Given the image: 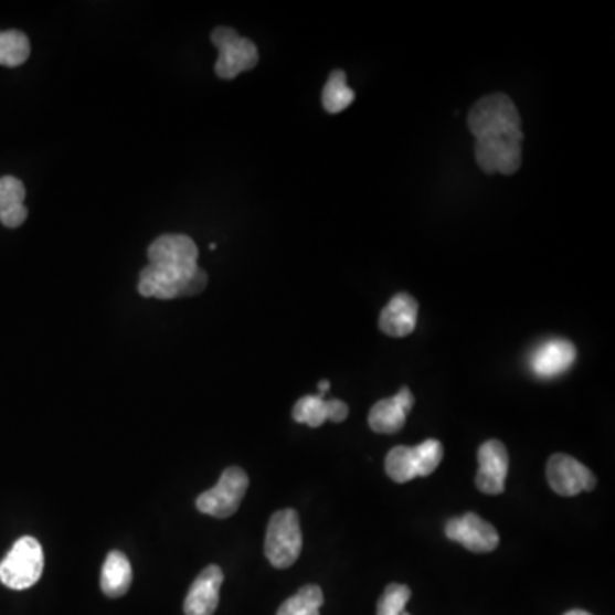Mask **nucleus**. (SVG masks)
Here are the masks:
<instances>
[{"instance_id": "1", "label": "nucleus", "mask_w": 615, "mask_h": 615, "mask_svg": "<svg viewBox=\"0 0 615 615\" xmlns=\"http://www.w3.org/2000/svg\"><path fill=\"white\" fill-rule=\"evenodd\" d=\"M476 137V159L484 173L515 174L521 167V118L517 106L501 93L486 96L468 114Z\"/></svg>"}, {"instance_id": "2", "label": "nucleus", "mask_w": 615, "mask_h": 615, "mask_svg": "<svg viewBox=\"0 0 615 615\" xmlns=\"http://www.w3.org/2000/svg\"><path fill=\"white\" fill-rule=\"evenodd\" d=\"M208 283V274L202 268H197L195 273H180L148 265L140 273L137 289L144 298L177 299L201 295Z\"/></svg>"}, {"instance_id": "3", "label": "nucleus", "mask_w": 615, "mask_h": 615, "mask_svg": "<svg viewBox=\"0 0 615 615\" xmlns=\"http://www.w3.org/2000/svg\"><path fill=\"white\" fill-rule=\"evenodd\" d=\"M45 566L42 545L34 537H21L0 563V582L11 590H26L39 583Z\"/></svg>"}, {"instance_id": "4", "label": "nucleus", "mask_w": 615, "mask_h": 615, "mask_svg": "<svg viewBox=\"0 0 615 615\" xmlns=\"http://www.w3.org/2000/svg\"><path fill=\"white\" fill-rule=\"evenodd\" d=\"M303 549L301 524L295 510L276 511L268 521L265 555L277 570L291 568Z\"/></svg>"}, {"instance_id": "5", "label": "nucleus", "mask_w": 615, "mask_h": 615, "mask_svg": "<svg viewBox=\"0 0 615 615\" xmlns=\"http://www.w3.org/2000/svg\"><path fill=\"white\" fill-rule=\"evenodd\" d=\"M211 42L220 52V59L215 62V74L221 79L231 81L242 72L257 67V45L252 40L240 36L238 31L233 28H215L211 34Z\"/></svg>"}, {"instance_id": "6", "label": "nucleus", "mask_w": 615, "mask_h": 615, "mask_svg": "<svg viewBox=\"0 0 615 615\" xmlns=\"http://www.w3.org/2000/svg\"><path fill=\"white\" fill-rule=\"evenodd\" d=\"M248 484V476L243 468H226L221 474L220 483L197 498V510L214 518H230L238 511Z\"/></svg>"}, {"instance_id": "7", "label": "nucleus", "mask_w": 615, "mask_h": 615, "mask_svg": "<svg viewBox=\"0 0 615 615\" xmlns=\"http://www.w3.org/2000/svg\"><path fill=\"white\" fill-rule=\"evenodd\" d=\"M149 265L180 273H195L199 248L185 234H162L149 245Z\"/></svg>"}, {"instance_id": "8", "label": "nucleus", "mask_w": 615, "mask_h": 615, "mask_svg": "<svg viewBox=\"0 0 615 615\" xmlns=\"http://www.w3.org/2000/svg\"><path fill=\"white\" fill-rule=\"evenodd\" d=\"M548 480L552 491L566 498L580 492L593 491L596 486L595 476L590 468L576 458L563 454L552 455L549 458Z\"/></svg>"}, {"instance_id": "9", "label": "nucleus", "mask_w": 615, "mask_h": 615, "mask_svg": "<svg viewBox=\"0 0 615 615\" xmlns=\"http://www.w3.org/2000/svg\"><path fill=\"white\" fill-rule=\"evenodd\" d=\"M445 533L449 540L460 542L465 549L476 554L495 551L499 544V533L496 532L495 527L476 513L452 518L446 523Z\"/></svg>"}, {"instance_id": "10", "label": "nucleus", "mask_w": 615, "mask_h": 615, "mask_svg": "<svg viewBox=\"0 0 615 615\" xmlns=\"http://www.w3.org/2000/svg\"><path fill=\"white\" fill-rule=\"evenodd\" d=\"M479 470H477L476 486L484 495H502L505 492L506 476L510 468V457L505 445L498 439L484 443L477 454Z\"/></svg>"}, {"instance_id": "11", "label": "nucleus", "mask_w": 615, "mask_h": 615, "mask_svg": "<svg viewBox=\"0 0 615 615\" xmlns=\"http://www.w3.org/2000/svg\"><path fill=\"white\" fill-rule=\"evenodd\" d=\"M576 361V348L566 339H549L530 354V370L542 380L561 377Z\"/></svg>"}, {"instance_id": "12", "label": "nucleus", "mask_w": 615, "mask_h": 615, "mask_svg": "<svg viewBox=\"0 0 615 615\" xmlns=\"http://www.w3.org/2000/svg\"><path fill=\"white\" fill-rule=\"evenodd\" d=\"M224 573L220 566L211 564L205 568L190 586L183 611L185 615H214L220 605V592L223 586Z\"/></svg>"}, {"instance_id": "13", "label": "nucleus", "mask_w": 615, "mask_h": 615, "mask_svg": "<svg viewBox=\"0 0 615 615\" xmlns=\"http://www.w3.org/2000/svg\"><path fill=\"white\" fill-rule=\"evenodd\" d=\"M414 405V395L407 386L399 390L392 399L377 402L370 411V427L374 433H399L405 426L409 411Z\"/></svg>"}, {"instance_id": "14", "label": "nucleus", "mask_w": 615, "mask_h": 615, "mask_svg": "<svg viewBox=\"0 0 615 615\" xmlns=\"http://www.w3.org/2000/svg\"><path fill=\"white\" fill-rule=\"evenodd\" d=\"M420 305L407 293H399L390 299L380 315V330L390 337H407L414 332Z\"/></svg>"}, {"instance_id": "15", "label": "nucleus", "mask_w": 615, "mask_h": 615, "mask_svg": "<svg viewBox=\"0 0 615 615\" xmlns=\"http://www.w3.org/2000/svg\"><path fill=\"white\" fill-rule=\"evenodd\" d=\"M132 585V566L124 552L112 551L106 555L102 571V590L106 596L118 598L129 592Z\"/></svg>"}, {"instance_id": "16", "label": "nucleus", "mask_w": 615, "mask_h": 615, "mask_svg": "<svg viewBox=\"0 0 615 615\" xmlns=\"http://www.w3.org/2000/svg\"><path fill=\"white\" fill-rule=\"evenodd\" d=\"M354 92L346 83V72L333 71L321 93V103L329 114H340L354 102Z\"/></svg>"}, {"instance_id": "17", "label": "nucleus", "mask_w": 615, "mask_h": 615, "mask_svg": "<svg viewBox=\"0 0 615 615\" xmlns=\"http://www.w3.org/2000/svg\"><path fill=\"white\" fill-rule=\"evenodd\" d=\"M31 45L21 31H0V65L20 67L30 59Z\"/></svg>"}, {"instance_id": "18", "label": "nucleus", "mask_w": 615, "mask_h": 615, "mask_svg": "<svg viewBox=\"0 0 615 615\" xmlns=\"http://www.w3.org/2000/svg\"><path fill=\"white\" fill-rule=\"evenodd\" d=\"M324 592L318 585H306L280 605L277 615H320Z\"/></svg>"}, {"instance_id": "19", "label": "nucleus", "mask_w": 615, "mask_h": 615, "mask_svg": "<svg viewBox=\"0 0 615 615\" xmlns=\"http://www.w3.org/2000/svg\"><path fill=\"white\" fill-rule=\"evenodd\" d=\"M386 474L395 483L404 484L417 477L414 452L409 446H395L390 449L385 460Z\"/></svg>"}, {"instance_id": "20", "label": "nucleus", "mask_w": 615, "mask_h": 615, "mask_svg": "<svg viewBox=\"0 0 615 615\" xmlns=\"http://www.w3.org/2000/svg\"><path fill=\"white\" fill-rule=\"evenodd\" d=\"M293 417L296 423L306 424L310 427H320L325 421H329V405L318 395H306L296 402L293 409Z\"/></svg>"}, {"instance_id": "21", "label": "nucleus", "mask_w": 615, "mask_h": 615, "mask_svg": "<svg viewBox=\"0 0 615 615\" xmlns=\"http://www.w3.org/2000/svg\"><path fill=\"white\" fill-rule=\"evenodd\" d=\"M417 477L431 476L443 460V445L438 439H426L412 448Z\"/></svg>"}, {"instance_id": "22", "label": "nucleus", "mask_w": 615, "mask_h": 615, "mask_svg": "<svg viewBox=\"0 0 615 615\" xmlns=\"http://www.w3.org/2000/svg\"><path fill=\"white\" fill-rule=\"evenodd\" d=\"M409 601H411V590H409V586L390 583L382 598L378 602L377 614L402 615Z\"/></svg>"}, {"instance_id": "23", "label": "nucleus", "mask_w": 615, "mask_h": 615, "mask_svg": "<svg viewBox=\"0 0 615 615\" xmlns=\"http://www.w3.org/2000/svg\"><path fill=\"white\" fill-rule=\"evenodd\" d=\"M24 199H26V189L20 178L11 174L0 178V214L24 205Z\"/></svg>"}, {"instance_id": "24", "label": "nucleus", "mask_w": 615, "mask_h": 615, "mask_svg": "<svg viewBox=\"0 0 615 615\" xmlns=\"http://www.w3.org/2000/svg\"><path fill=\"white\" fill-rule=\"evenodd\" d=\"M329 405V421L332 423H342L349 415V407L342 401H327Z\"/></svg>"}, {"instance_id": "25", "label": "nucleus", "mask_w": 615, "mask_h": 615, "mask_svg": "<svg viewBox=\"0 0 615 615\" xmlns=\"http://www.w3.org/2000/svg\"><path fill=\"white\" fill-rule=\"evenodd\" d=\"M330 389V382L329 380H321L320 383H318V396H321V399H324L325 393L329 392Z\"/></svg>"}, {"instance_id": "26", "label": "nucleus", "mask_w": 615, "mask_h": 615, "mask_svg": "<svg viewBox=\"0 0 615 615\" xmlns=\"http://www.w3.org/2000/svg\"><path fill=\"white\" fill-rule=\"evenodd\" d=\"M564 615H592V614H589V612L585 611H570L566 612V614Z\"/></svg>"}, {"instance_id": "27", "label": "nucleus", "mask_w": 615, "mask_h": 615, "mask_svg": "<svg viewBox=\"0 0 615 615\" xmlns=\"http://www.w3.org/2000/svg\"><path fill=\"white\" fill-rule=\"evenodd\" d=\"M402 615H411V614H407V612H404V614H402Z\"/></svg>"}]
</instances>
